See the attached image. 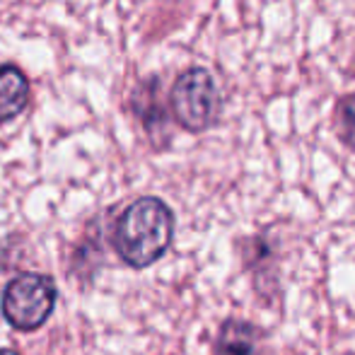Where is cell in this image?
<instances>
[{
	"label": "cell",
	"mask_w": 355,
	"mask_h": 355,
	"mask_svg": "<svg viewBox=\"0 0 355 355\" xmlns=\"http://www.w3.org/2000/svg\"><path fill=\"white\" fill-rule=\"evenodd\" d=\"M29 104V80L17 66H0V123L19 116Z\"/></svg>",
	"instance_id": "4"
},
{
	"label": "cell",
	"mask_w": 355,
	"mask_h": 355,
	"mask_svg": "<svg viewBox=\"0 0 355 355\" xmlns=\"http://www.w3.org/2000/svg\"><path fill=\"white\" fill-rule=\"evenodd\" d=\"M336 128L343 143L355 148V94L343 97L336 107Z\"/></svg>",
	"instance_id": "6"
},
{
	"label": "cell",
	"mask_w": 355,
	"mask_h": 355,
	"mask_svg": "<svg viewBox=\"0 0 355 355\" xmlns=\"http://www.w3.org/2000/svg\"><path fill=\"white\" fill-rule=\"evenodd\" d=\"M0 355H17L15 351H8V348H3V351H0Z\"/></svg>",
	"instance_id": "7"
},
{
	"label": "cell",
	"mask_w": 355,
	"mask_h": 355,
	"mask_svg": "<svg viewBox=\"0 0 355 355\" xmlns=\"http://www.w3.org/2000/svg\"><path fill=\"white\" fill-rule=\"evenodd\" d=\"M169 104L182 128L191 133L206 131L220 114V92L213 75L203 68H189L174 83Z\"/></svg>",
	"instance_id": "2"
},
{
	"label": "cell",
	"mask_w": 355,
	"mask_h": 355,
	"mask_svg": "<svg viewBox=\"0 0 355 355\" xmlns=\"http://www.w3.org/2000/svg\"><path fill=\"white\" fill-rule=\"evenodd\" d=\"M259 338L261 331L254 324L244 319H227L215 338V355H257Z\"/></svg>",
	"instance_id": "5"
},
{
	"label": "cell",
	"mask_w": 355,
	"mask_h": 355,
	"mask_svg": "<svg viewBox=\"0 0 355 355\" xmlns=\"http://www.w3.org/2000/svg\"><path fill=\"white\" fill-rule=\"evenodd\" d=\"M174 237V215L164 201L143 196L121 213L114 230L116 252L128 266L145 268L169 249Z\"/></svg>",
	"instance_id": "1"
},
{
	"label": "cell",
	"mask_w": 355,
	"mask_h": 355,
	"mask_svg": "<svg viewBox=\"0 0 355 355\" xmlns=\"http://www.w3.org/2000/svg\"><path fill=\"white\" fill-rule=\"evenodd\" d=\"M56 304V285L42 273L12 278L3 293V317L19 331H34L49 319Z\"/></svg>",
	"instance_id": "3"
}]
</instances>
